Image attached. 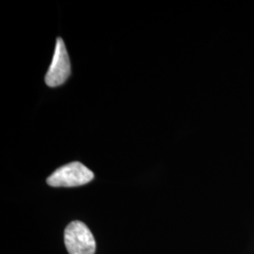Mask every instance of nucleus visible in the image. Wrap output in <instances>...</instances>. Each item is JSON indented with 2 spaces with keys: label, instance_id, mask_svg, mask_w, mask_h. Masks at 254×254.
<instances>
[{
  "label": "nucleus",
  "instance_id": "obj_1",
  "mask_svg": "<svg viewBox=\"0 0 254 254\" xmlns=\"http://www.w3.org/2000/svg\"><path fill=\"white\" fill-rule=\"evenodd\" d=\"M64 243L69 254H94L96 251V242L91 230L78 220L67 225Z\"/></svg>",
  "mask_w": 254,
  "mask_h": 254
},
{
  "label": "nucleus",
  "instance_id": "obj_2",
  "mask_svg": "<svg viewBox=\"0 0 254 254\" xmlns=\"http://www.w3.org/2000/svg\"><path fill=\"white\" fill-rule=\"evenodd\" d=\"M94 174L80 162H71L56 170L47 178V184L54 188H73L92 181Z\"/></svg>",
  "mask_w": 254,
  "mask_h": 254
},
{
  "label": "nucleus",
  "instance_id": "obj_3",
  "mask_svg": "<svg viewBox=\"0 0 254 254\" xmlns=\"http://www.w3.org/2000/svg\"><path fill=\"white\" fill-rule=\"evenodd\" d=\"M71 74V64L64 40L59 38L56 42L54 56L46 75V83L49 87H59Z\"/></svg>",
  "mask_w": 254,
  "mask_h": 254
}]
</instances>
